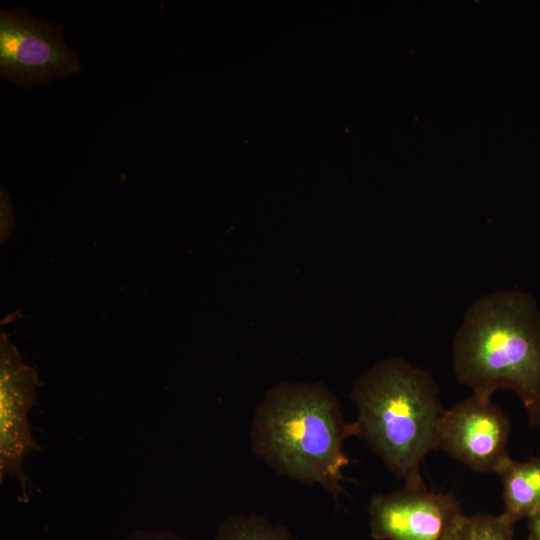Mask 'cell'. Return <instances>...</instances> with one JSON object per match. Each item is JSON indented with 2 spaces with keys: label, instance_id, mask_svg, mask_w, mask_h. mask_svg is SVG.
Segmentation results:
<instances>
[{
  "label": "cell",
  "instance_id": "obj_7",
  "mask_svg": "<svg viewBox=\"0 0 540 540\" xmlns=\"http://www.w3.org/2000/svg\"><path fill=\"white\" fill-rule=\"evenodd\" d=\"M35 370L25 365L16 350L1 335L0 354V477H16L27 496L29 485L23 462L39 449L32 436L28 413L36 399Z\"/></svg>",
  "mask_w": 540,
  "mask_h": 540
},
{
  "label": "cell",
  "instance_id": "obj_3",
  "mask_svg": "<svg viewBox=\"0 0 540 540\" xmlns=\"http://www.w3.org/2000/svg\"><path fill=\"white\" fill-rule=\"evenodd\" d=\"M350 397L357 409V437L404 484H425L421 464L437 449L444 412L433 377L402 359L388 358L356 380Z\"/></svg>",
  "mask_w": 540,
  "mask_h": 540
},
{
  "label": "cell",
  "instance_id": "obj_4",
  "mask_svg": "<svg viewBox=\"0 0 540 540\" xmlns=\"http://www.w3.org/2000/svg\"><path fill=\"white\" fill-rule=\"evenodd\" d=\"M77 54L65 43L62 25L25 8L0 11V75L20 87L46 85L77 74Z\"/></svg>",
  "mask_w": 540,
  "mask_h": 540
},
{
  "label": "cell",
  "instance_id": "obj_1",
  "mask_svg": "<svg viewBox=\"0 0 540 540\" xmlns=\"http://www.w3.org/2000/svg\"><path fill=\"white\" fill-rule=\"evenodd\" d=\"M357 436L338 398L322 383L281 382L255 407L250 426L253 454L276 473L318 485L339 504L350 464L345 440Z\"/></svg>",
  "mask_w": 540,
  "mask_h": 540
},
{
  "label": "cell",
  "instance_id": "obj_6",
  "mask_svg": "<svg viewBox=\"0 0 540 540\" xmlns=\"http://www.w3.org/2000/svg\"><path fill=\"white\" fill-rule=\"evenodd\" d=\"M368 512L375 540H448L463 514L453 495L434 493L425 484L374 495Z\"/></svg>",
  "mask_w": 540,
  "mask_h": 540
},
{
  "label": "cell",
  "instance_id": "obj_2",
  "mask_svg": "<svg viewBox=\"0 0 540 540\" xmlns=\"http://www.w3.org/2000/svg\"><path fill=\"white\" fill-rule=\"evenodd\" d=\"M453 370L473 394L513 390L540 429V314L522 292L499 291L472 303L453 342Z\"/></svg>",
  "mask_w": 540,
  "mask_h": 540
},
{
  "label": "cell",
  "instance_id": "obj_13",
  "mask_svg": "<svg viewBox=\"0 0 540 540\" xmlns=\"http://www.w3.org/2000/svg\"><path fill=\"white\" fill-rule=\"evenodd\" d=\"M528 540H540V510L529 519Z\"/></svg>",
  "mask_w": 540,
  "mask_h": 540
},
{
  "label": "cell",
  "instance_id": "obj_10",
  "mask_svg": "<svg viewBox=\"0 0 540 540\" xmlns=\"http://www.w3.org/2000/svg\"><path fill=\"white\" fill-rule=\"evenodd\" d=\"M514 527L500 514L463 513L448 540H514Z\"/></svg>",
  "mask_w": 540,
  "mask_h": 540
},
{
  "label": "cell",
  "instance_id": "obj_11",
  "mask_svg": "<svg viewBox=\"0 0 540 540\" xmlns=\"http://www.w3.org/2000/svg\"><path fill=\"white\" fill-rule=\"evenodd\" d=\"M1 238L5 240L13 229V205L7 191L1 186Z\"/></svg>",
  "mask_w": 540,
  "mask_h": 540
},
{
  "label": "cell",
  "instance_id": "obj_5",
  "mask_svg": "<svg viewBox=\"0 0 540 540\" xmlns=\"http://www.w3.org/2000/svg\"><path fill=\"white\" fill-rule=\"evenodd\" d=\"M511 423L491 397L472 394L444 410L437 433V449L475 472L498 473L511 458Z\"/></svg>",
  "mask_w": 540,
  "mask_h": 540
},
{
  "label": "cell",
  "instance_id": "obj_9",
  "mask_svg": "<svg viewBox=\"0 0 540 540\" xmlns=\"http://www.w3.org/2000/svg\"><path fill=\"white\" fill-rule=\"evenodd\" d=\"M213 540H296L283 525L257 513H239L223 519Z\"/></svg>",
  "mask_w": 540,
  "mask_h": 540
},
{
  "label": "cell",
  "instance_id": "obj_8",
  "mask_svg": "<svg viewBox=\"0 0 540 540\" xmlns=\"http://www.w3.org/2000/svg\"><path fill=\"white\" fill-rule=\"evenodd\" d=\"M497 475L502 482L501 517L515 525L540 510V458L532 457L527 461L510 458Z\"/></svg>",
  "mask_w": 540,
  "mask_h": 540
},
{
  "label": "cell",
  "instance_id": "obj_12",
  "mask_svg": "<svg viewBox=\"0 0 540 540\" xmlns=\"http://www.w3.org/2000/svg\"><path fill=\"white\" fill-rule=\"evenodd\" d=\"M123 540H188L185 537L170 530H136Z\"/></svg>",
  "mask_w": 540,
  "mask_h": 540
}]
</instances>
